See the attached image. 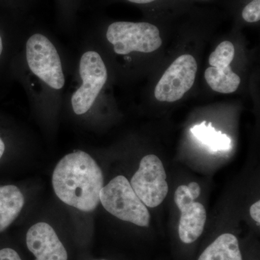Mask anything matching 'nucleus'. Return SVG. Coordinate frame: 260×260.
Masks as SVG:
<instances>
[{"label": "nucleus", "instance_id": "1", "mask_svg": "<svg viewBox=\"0 0 260 260\" xmlns=\"http://www.w3.org/2000/svg\"><path fill=\"white\" fill-rule=\"evenodd\" d=\"M54 192L65 204L83 212H92L100 203L104 176L89 154L78 150L58 162L52 174Z\"/></svg>", "mask_w": 260, "mask_h": 260}, {"label": "nucleus", "instance_id": "2", "mask_svg": "<svg viewBox=\"0 0 260 260\" xmlns=\"http://www.w3.org/2000/svg\"><path fill=\"white\" fill-rule=\"evenodd\" d=\"M100 202L107 211L121 220L141 227L150 223L148 208L124 176H117L102 188Z\"/></svg>", "mask_w": 260, "mask_h": 260}, {"label": "nucleus", "instance_id": "3", "mask_svg": "<svg viewBox=\"0 0 260 260\" xmlns=\"http://www.w3.org/2000/svg\"><path fill=\"white\" fill-rule=\"evenodd\" d=\"M107 38L115 53L121 55L133 51L153 52L162 44L158 28L148 23H113L108 28Z\"/></svg>", "mask_w": 260, "mask_h": 260}, {"label": "nucleus", "instance_id": "4", "mask_svg": "<svg viewBox=\"0 0 260 260\" xmlns=\"http://www.w3.org/2000/svg\"><path fill=\"white\" fill-rule=\"evenodd\" d=\"M26 58L30 70L41 80L56 90L63 88L64 77L60 58L47 37L37 34L28 39Z\"/></svg>", "mask_w": 260, "mask_h": 260}, {"label": "nucleus", "instance_id": "5", "mask_svg": "<svg viewBox=\"0 0 260 260\" xmlns=\"http://www.w3.org/2000/svg\"><path fill=\"white\" fill-rule=\"evenodd\" d=\"M130 184L146 207L153 208L161 204L169 191L167 174L161 160L155 155L145 156Z\"/></svg>", "mask_w": 260, "mask_h": 260}, {"label": "nucleus", "instance_id": "6", "mask_svg": "<svg viewBox=\"0 0 260 260\" xmlns=\"http://www.w3.org/2000/svg\"><path fill=\"white\" fill-rule=\"evenodd\" d=\"M80 75L83 84L72 96L75 114H85L93 106L107 80V70L102 56L95 51H87L80 62Z\"/></svg>", "mask_w": 260, "mask_h": 260}, {"label": "nucleus", "instance_id": "7", "mask_svg": "<svg viewBox=\"0 0 260 260\" xmlns=\"http://www.w3.org/2000/svg\"><path fill=\"white\" fill-rule=\"evenodd\" d=\"M198 63L189 54L179 56L162 75L155 88L159 102H174L184 96L194 83Z\"/></svg>", "mask_w": 260, "mask_h": 260}, {"label": "nucleus", "instance_id": "8", "mask_svg": "<svg viewBox=\"0 0 260 260\" xmlns=\"http://www.w3.org/2000/svg\"><path fill=\"white\" fill-rule=\"evenodd\" d=\"M26 244L36 260H68V252L55 231L44 222L34 224L28 229Z\"/></svg>", "mask_w": 260, "mask_h": 260}, {"label": "nucleus", "instance_id": "9", "mask_svg": "<svg viewBox=\"0 0 260 260\" xmlns=\"http://www.w3.org/2000/svg\"><path fill=\"white\" fill-rule=\"evenodd\" d=\"M180 211L179 238L184 244H191L201 236L204 231L206 210L203 205L194 201Z\"/></svg>", "mask_w": 260, "mask_h": 260}, {"label": "nucleus", "instance_id": "10", "mask_svg": "<svg viewBox=\"0 0 260 260\" xmlns=\"http://www.w3.org/2000/svg\"><path fill=\"white\" fill-rule=\"evenodd\" d=\"M25 204L23 193L15 185L0 186V233L18 218Z\"/></svg>", "mask_w": 260, "mask_h": 260}, {"label": "nucleus", "instance_id": "11", "mask_svg": "<svg viewBox=\"0 0 260 260\" xmlns=\"http://www.w3.org/2000/svg\"><path fill=\"white\" fill-rule=\"evenodd\" d=\"M198 260H242L237 238L228 233L222 234L205 249Z\"/></svg>", "mask_w": 260, "mask_h": 260}, {"label": "nucleus", "instance_id": "12", "mask_svg": "<svg viewBox=\"0 0 260 260\" xmlns=\"http://www.w3.org/2000/svg\"><path fill=\"white\" fill-rule=\"evenodd\" d=\"M205 78L214 91L220 93H234L241 83L239 75L233 71L231 66L226 68L210 67L205 70Z\"/></svg>", "mask_w": 260, "mask_h": 260}, {"label": "nucleus", "instance_id": "13", "mask_svg": "<svg viewBox=\"0 0 260 260\" xmlns=\"http://www.w3.org/2000/svg\"><path fill=\"white\" fill-rule=\"evenodd\" d=\"M191 134L202 143L207 145L211 151H227L232 148L230 137L220 131H216L211 122L207 124L204 121L200 124L192 126Z\"/></svg>", "mask_w": 260, "mask_h": 260}, {"label": "nucleus", "instance_id": "14", "mask_svg": "<svg viewBox=\"0 0 260 260\" xmlns=\"http://www.w3.org/2000/svg\"><path fill=\"white\" fill-rule=\"evenodd\" d=\"M235 55V48L234 44L229 41L220 43L215 50L210 54L209 64L214 68H226Z\"/></svg>", "mask_w": 260, "mask_h": 260}, {"label": "nucleus", "instance_id": "15", "mask_svg": "<svg viewBox=\"0 0 260 260\" xmlns=\"http://www.w3.org/2000/svg\"><path fill=\"white\" fill-rule=\"evenodd\" d=\"M242 17L248 23H256L260 20V0H253L242 11Z\"/></svg>", "mask_w": 260, "mask_h": 260}, {"label": "nucleus", "instance_id": "16", "mask_svg": "<svg viewBox=\"0 0 260 260\" xmlns=\"http://www.w3.org/2000/svg\"><path fill=\"white\" fill-rule=\"evenodd\" d=\"M174 200H175V203L177 205L178 208L180 210L194 201L189 193L187 186L186 185H181L177 188L175 191Z\"/></svg>", "mask_w": 260, "mask_h": 260}, {"label": "nucleus", "instance_id": "17", "mask_svg": "<svg viewBox=\"0 0 260 260\" xmlns=\"http://www.w3.org/2000/svg\"><path fill=\"white\" fill-rule=\"evenodd\" d=\"M0 260H22L18 252L10 248L0 250Z\"/></svg>", "mask_w": 260, "mask_h": 260}, {"label": "nucleus", "instance_id": "18", "mask_svg": "<svg viewBox=\"0 0 260 260\" xmlns=\"http://www.w3.org/2000/svg\"><path fill=\"white\" fill-rule=\"evenodd\" d=\"M250 215L253 220H255L258 225H259L260 222V202H256L251 205L250 208Z\"/></svg>", "mask_w": 260, "mask_h": 260}, {"label": "nucleus", "instance_id": "19", "mask_svg": "<svg viewBox=\"0 0 260 260\" xmlns=\"http://www.w3.org/2000/svg\"><path fill=\"white\" fill-rule=\"evenodd\" d=\"M187 188L193 199L195 200L199 198L200 193H201V189H200V186L198 183H189V184H188Z\"/></svg>", "mask_w": 260, "mask_h": 260}, {"label": "nucleus", "instance_id": "20", "mask_svg": "<svg viewBox=\"0 0 260 260\" xmlns=\"http://www.w3.org/2000/svg\"><path fill=\"white\" fill-rule=\"evenodd\" d=\"M128 1L136 3V4H147V3H152L155 0H128Z\"/></svg>", "mask_w": 260, "mask_h": 260}, {"label": "nucleus", "instance_id": "21", "mask_svg": "<svg viewBox=\"0 0 260 260\" xmlns=\"http://www.w3.org/2000/svg\"><path fill=\"white\" fill-rule=\"evenodd\" d=\"M5 150V145L4 142L3 141V140L0 138V159H1L2 157H3V154H4Z\"/></svg>", "mask_w": 260, "mask_h": 260}, {"label": "nucleus", "instance_id": "22", "mask_svg": "<svg viewBox=\"0 0 260 260\" xmlns=\"http://www.w3.org/2000/svg\"><path fill=\"white\" fill-rule=\"evenodd\" d=\"M2 51H3V42H2V39L0 37V55H1Z\"/></svg>", "mask_w": 260, "mask_h": 260}, {"label": "nucleus", "instance_id": "23", "mask_svg": "<svg viewBox=\"0 0 260 260\" xmlns=\"http://www.w3.org/2000/svg\"><path fill=\"white\" fill-rule=\"evenodd\" d=\"M102 260H106V259H102Z\"/></svg>", "mask_w": 260, "mask_h": 260}]
</instances>
